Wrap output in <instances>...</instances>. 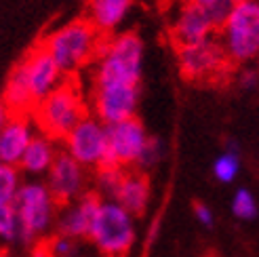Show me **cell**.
Instances as JSON below:
<instances>
[{"instance_id": "obj_4", "label": "cell", "mask_w": 259, "mask_h": 257, "mask_svg": "<svg viewBox=\"0 0 259 257\" xmlns=\"http://www.w3.org/2000/svg\"><path fill=\"white\" fill-rule=\"evenodd\" d=\"M141 68H144V42L135 32H124L110 38V40H103L95 57L91 84H139Z\"/></svg>"}, {"instance_id": "obj_13", "label": "cell", "mask_w": 259, "mask_h": 257, "mask_svg": "<svg viewBox=\"0 0 259 257\" xmlns=\"http://www.w3.org/2000/svg\"><path fill=\"white\" fill-rule=\"evenodd\" d=\"M99 204H101V198L95 194L93 190H89L87 194L76 198L74 202L59 207L57 222H55V232L63 234V236L78 238V240H87Z\"/></svg>"}, {"instance_id": "obj_18", "label": "cell", "mask_w": 259, "mask_h": 257, "mask_svg": "<svg viewBox=\"0 0 259 257\" xmlns=\"http://www.w3.org/2000/svg\"><path fill=\"white\" fill-rule=\"evenodd\" d=\"M3 101L11 110V114H32L36 101H34L32 89L28 82V72H25L23 61H19L17 66L11 70L9 78L5 82Z\"/></svg>"}, {"instance_id": "obj_32", "label": "cell", "mask_w": 259, "mask_h": 257, "mask_svg": "<svg viewBox=\"0 0 259 257\" xmlns=\"http://www.w3.org/2000/svg\"><path fill=\"white\" fill-rule=\"evenodd\" d=\"M0 257H13L9 251H5V249H0Z\"/></svg>"}, {"instance_id": "obj_1", "label": "cell", "mask_w": 259, "mask_h": 257, "mask_svg": "<svg viewBox=\"0 0 259 257\" xmlns=\"http://www.w3.org/2000/svg\"><path fill=\"white\" fill-rule=\"evenodd\" d=\"M13 207L19 217V242L36 247L45 242L55 230L59 202L51 194L42 179H25L21 184Z\"/></svg>"}, {"instance_id": "obj_5", "label": "cell", "mask_w": 259, "mask_h": 257, "mask_svg": "<svg viewBox=\"0 0 259 257\" xmlns=\"http://www.w3.org/2000/svg\"><path fill=\"white\" fill-rule=\"evenodd\" d=\"M135 217L116 200H101L89 242L103 257H126L135 247Z\"/></svg>"}, {"instance_id": "obj_34", "label": "cell", "mask_w": 259, "mask_h": 257, "mask_svg": "<svg viewBox=\"0 0 259 257\" xmlns=\"http://www.w3.org/2000/svg\"><path fill=\"white\" fill-rule=\"evenodd\" d=\"M0 166H3V160H0Z\"/></svg>"}, {"instance_id": "obj_10", "label": "cell", "mask_w": 259, "mask_h": 257, "mask_svg": "<svg viewBox=\"0 0 259 257\" xmlns=\"http://www.w3.org/2000/svg\"><path fill=\"white\" fill-rule=\"evenodd\" d=\"M108 126V160L106 164H116L122 169H135L137 160L148 144V131L137 116L126 118Z\"/></svg>"}, {"instance_id": "obj_24", "label": "cell", "mask_w": 259, "mask_h": 257, "mask_svg": "<svg viewBox=\"0 0 259 257\" xmlns=\"http://www.w3.org/2000/svg\"><path fill=\"white\" fill-rule=\"evenodd\" d=\"M232 215H234L236 220H244V222L255 220V217L259 215L257 200L251 194V190L238 188L234 192V196H232Z\"/></svg>"}, {"instance_id": "obj_6", "label": "cell", "mask_w": 259, "mask_h": 257, "mask_svg": "<svg viewBox=\"0 0 259 257\" xmlns=\"http://www.w3.org/2000/svg\"><path fill=\"white\" fill-rule=\"evenodd\" d=\"M219 42L232 63H249L259 57V0L234 5L219 30Z\"/></svg>"}, {"instance_id": "obj_7", "label": "cell", "mask_w": 259, "mask_h": 257, "mask_svg": "<svg viewBox=\"0 0 259 257\" xmlns=\"http://www.w3.org/2000/svg\"><path fill=\"white\" fill-rule=\"evenodd\" d=\"M61 148L66 150L74 160H78L84 169H99L108 160V126L97 116L89 114L74 131L61 141Z\"/></svg>"}, {"instance_id": "obj_19", "label": "cell", "mask_w": 259, "mask_h": 257, "mask_svg": "<svg viewBox=\"0 0 259 257\" xmlns=\"http://www.w3.org/2000/svg\"><path fill=\"white\" fill-rule=\"evenodd\" d=\"M128 9H131V0H89L87 19L101 34H108L122 23Z\"/></svg>"}, {"instance_id": "obj_33", "label": "cell", "mask_w": 259, "mask_h": 257, "mask_svg": "<svg viewBox=\"0 0 259 257\" xmlns=\"http://www.w3.org/2000/svg\"><path fill=\"white\" fill-rule=\"evenodd\" d=\"M232 3H234V5H238V3H244V0H232Z\"/></svg>"}, {"instance_id": "obj_2", "label": "cell", "mask_w": 259, "mask_h": 257, "mask_svg": "<svg viewBox=\"0 0 259 257\" xmlns=\"http://www.w3.org/2000/svg\"><path fill=\"white\" fill-rule=\"evenodd\" d=\"M40 45L55 59L63 76H72L97 57L103 34L87 17H78L51 32Z\"/></svg>"}, {"instance_id": "obj_31", "label": "cell", "mask_w": 259, "mask_h": 257, "mask_svg": "<svg viewBox=\"0 0 259 257\" xmlns=\"http://www.w3.org/2000/svg\"><path fill=\"white\" fill-rule=\"evenodd\" d=\"M186 3H192V5H198V7H206V5H211L213 3V0H186Z\"/></svg>"}, {"instance_id": "obj_8", "label": "cell", "mask_w": 259, "mask_h": 257, "mask_svg": "<svg viewBox=\"0 0 259 257\" xmlns=\"http://www.w3.org/2000/svg\"><path fill=\"white\" fill-rule=\"evenodd\" d=\"M230 63L219 38H206L202 42L177 47V66L186 80L204 82L222 76Z\"/></svg>"}, {"instance_id": "obj_3", "label": "cell", "mask_w": 259, "mask_h": 257, "mask_svg": "<svg viewBox=\"0 0 259 257\" xmlns=\"http://www.w3.org/2000/svg\"><path fill=\"white\" fill-rule=\"evenodd\" d=\"M87 108V99L78 84L72 80H63L53 93L34 106L32 118L42 135L55 141H63L74 131L76 124L89 116Z\"/></svg>"}, {"instance_id": "obj_17", "label": "cell", "mask_w": 259, "mask_h": 257, "mask_svg": "<svg viewBox=\"0 0 259 257\" xmlns=\"http://www.w3.org/2000/svg\"><path fill=\"white\" fill-rule=\"evenodd\" d=\"M59 146L55 139H51L47 135H42L40 131L36 133V137L30 141L28 150H25L23 158L19 162L17 169L28 177V179H40L47 177V173L53 166L57 154H59Z\"/></svg>"}, {"instance_id": "obj_27", "label": "cell", "mask_w": 259, "mask_h": 257, "mask_svg": "<svg viewBox=\"0 0 259 257\" xmlns=\"http://www.w3.org/2000/svg\"><path fill=\"white\" fill-rule=\"evenodd\" d=\"M194 215H196V220H198V224L200 226H204V228H213V224H215V215H213V211L206 207V204H202V202H196L194 204Z\"/></svg>"}, {"instance_id": "obj_29", "label": "cell", "mask_w": 259, "mask_h": 257, "mask_svg": "<svg viewBox=\"0 0 259 257\" xmlns=\"http://www.w3.org/2000/svg\"><path fill=\"white\" fill-rule=\"evenodd\" d=\"M9 118H11V110L7 108V104L3 101V97H0V131H3V126L7 124Z\"/></svg>"}, {"instance_id": "obj_21", "label": "cell", "mask_w": 259, "mask_h": 257, "mask_svg": "<svg viewBox=\"0 0 259 257\" xmlns=\"http://www.w3.org/2000/svg\"><path fill=\"white\" fill-rule=\"evenodd\" d=\"M126 169L116 164H103L99 169H95V177H93V192L101 198V200H114L116 192L120 188L122 175Z\"/></svg>"}, {"instance_id": "obj_26", "label": "cell", "mask_w": 259, "mask_h": 257, "mask_svg": "<svg viewBox=\"0 0 259 257\" xmlns=\"http://www.w3.org/2000/svg\"><path fill=\"white\" fill-rule=\"evenodd\" d=\"M232 9H234V3H232V0H213L211 5L204 7V13L209 15L213 28H215V30H222L224 23H226L228 17H230Z\"/></svg>"}, {"instance_id": "obj_20", "label": "cell", "mask_w": 259, "mask_h": 257, "mask_svg": "<svg viewBox=\"0 0 259 257\" xmlns=\"http://www.w3.org/2000/svg\"><path fill=\"white\" fill-rule=\"evenodd\" d=\"M240 166H242L240 148L234 139H230L224 148V152L213 160V177L222 184H232L238 177Z\"/></svg>"}, {"instance_id": "obj_30", "label": "cell", "mask_w": 259, "mask_h": 257, "mask_svg": "<svg viewBox=\"0 0 259 257\" xmlns=\"http://www.w3.org/2000/svg\"><path fill=\"white\" fill-rule=\"evenodd\" d=\"M30 257H53L49 253V249H47V245L45 242H40V245H36L34 249H32V255Z\"/></svg>"}, {"instance_id": "obj_25", "label": "cell", "mask_w": 259, "mask_h": 257, "mask_svg": "<svg viewBox=\"0 0 259 257\" xmlns=\"http://www.w3.org/2000/svg\"><path fill=\"white\" fill-rule=\"evenodd\" d=\"M162 158H164V144H162L160 139H156V137H150L148 144H146V148H144V152H141L139 160H137L135 169L148 173V171H152Z\"/></svg>"}, {"instance_id": "obj_9", "label": "cell", "mask_w": 259, "mask_h": 257, "mask_svg": "<svg viewBox=\"0 0 259 257\" xmlns=\"http://www.w3.org/2000/svg\"><path fill=\"white\" fill-rule=\"evenodd\" d=\"M139 104V84L101 82L91 84V110L101 122L114 124L133 118Z\"/></svg>"}, {"instance_id": "obj_14", "label": "cell", "mask_w": 259, "mask_h": 257, "mask_svg": "<svg viewBox=\"0 0 259 257\" xmlns=\"http://www.w3.org/2000/svg\"><path fill=\"white\" fill-rule=\"evenodd\" d=\"M36 133L38 131L32 114H11V118L0 131V160L3 164L19 166Z\"/></svg>"}, {"instance_id": "obj_22", "label": "cell", "mask_w": 259, "mask_h": 257, "mask_svg": "<svg viewBox=\"0 0 259 257\" xmlns=\"http://www.w3.org/2000/svg\"><path fill=\"white\" fill-rule=\"evenodd\" d=\"M45 245L49 249V253L53 257H84L87 247H84V240L78 238H72V236H63V234H51Z\"/></svg>"}, {"instance_id": "obj_23", "label": "cell", "mask_w": 259, "mask_h": 257, "mask_svg": "<svg viewBox=\"0 0 259 257\" xmlns=\"http://www.w3.org/2000/svg\"><path fill=\"white\" fill-rule=\"evenodd\" d=\"M23 179L17 166H9V164L0 166V204H13Z\"/></svg>"}, {"instance_id": "obj_28", "label": "cell", "mask_w": 259, "mask_h": 257, "mask_svg": "<svg viewBox=\"0 0 259 257\" xmlns=\"http://www.w3.org/2000/svg\"><path fill=\"white\" fill-rule=\"evenodd\" d=\"M238 84L244 89V91H253V89L259 84V72L253 70V68L242 70L240 76H238Z\"/></svg>"}, {"instance_id": "obj_15", "label": "cell", "mask_w": 259, "mask_h": 257, "mask_svg": "<svg viewBox=\"0 0 259 257\" xmlns=\"http://www.w3.org/2000/svg\"><path fill=\"white\" fill-rule=\"evenodd\" d=\"M213 32L215 28L209 15L204 13V9L192 3L181 5V9L177 11V15L171 23V38L175 47H188V45L202 42L206 38H211Z\"/></svg>"}, {"instance_id": "obj_12", "label": "cell", "mask_w": 259, "mask_h": 257, "mask_svg": "<svg viewBox=\"0 0 259 257\" xmlns=\"http://www.w3.org/2000/svg\"><path fill=\"white\" fill-rule=\"evenodd\" d=\"M21 61L25 66V72H28V82H30L36 104L42 101L47 95H51L63 80H66V76H63V72L59 70L55 59L51 57V53L42 45H36Z\"/></svg>"}, {"instance_id": "obj_11", "label": "cell", "mask_w": 259, "mask_h": 257, "mask_svg": "<svg viewBox=\"0 0 259 257\" xmlns=\"http://www.w3.org/2000/svg\"><path fill=\"white\" fill-rule=\"evenodd\" d=\"M45 182L51 190V194L59 202V207L74 202L76 198H80L89 192L87 169L78 160H74L63 148L59 150L53 166H51V171L45 177Z\"/></svg>"}, {"instance_id": "obj_16", "label": "cell", "mask_w": 259, "mask_h": 257, "mask_svg": "<svg viewBox=\"0 0 259 257\" xmlns=\"http://www.w3.org/2000/svg\"><path fill=\"white\" fill-rule=\"evenodd\" d=\"M150 198H152V186H150L148 173L139 169H126L114 200L120 207H124L133 217H139L146 213Z\"/></svg>"}]
</instances>
